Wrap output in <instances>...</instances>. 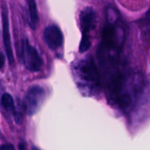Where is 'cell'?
I'll return each instance as SVG.
<instances>
[{"label":"cell","instance_id":"5b68a950","mask_svg":"<svg viewBox=\"0 0 150 150\" xmlns=\"http://www.w3.org/2000/svg\"><path fill=\"white\" fill-rule=\"evenodd\" d=\"M1 21H2V35L3 42H4L5 52L8 59L9 64L13 65L14 63V57H13V49L10 42V26H9V19L7 10L6 7L3 6L2 12H1Z\"/></svg>","mask_w":150,"mask_h":150},{"label":"cell","instance_id":"30bf717a","mask_svg":"<svg viewBox=\"0 0 150 150\" xmlns=\"http://www.w3.org/2000/svg\"><path fill=\"white\" fill-rule=\"evenodd\" d=\"M118 103L122 108H126V107L130 105V103H131V98L127 94L122 95L118 98Z\"/></svg>","mask_w":150,"mask_h":150},{"label":"cell","instance_id":"7a4b0ae2","mask_svg":"<svg viewBox=\"0 0 150 150\" xmlns=\"http://www.w3.org/2000/svg\"><path fill=\"white\" fill-rule=\"evenodd\" d=\"M45 92L41 86L35 85L29 88L23 98V107L29 116L36 114L43 103Z\"/></svg>","mask_w":150,"mask_h":150},{"label":"cell","instance_id":"52a82bcc","mask_svg":"<svg viewBox=\"0 0 150 150\" xmlns=\"http://www.w3.org/2000/svg\"><path fill=\"white\" fill-rule=\"evenodd\" d=\"M28 4H29V23H30L29 24L32 29H35L39 21V16H38L36 2L33 0H29L28 1Z\"/></svg>","mask_w":150,"mask_h":150},{"label":"cell","instance_id":"4fadbf2b","mask_svg":"<svg viewBox=\"0 0 150 150\" xmlns=\"http://www.w3.org/2000/svg\"><path fill=\"white\" fill-rule=\"evenodd\" d=\"M0 150H15L14 146L13 145L10 144H4L0 148Z\"/></svg>","mask_w":150,"mask_h":150},{"label":"cell","instance_id":"8992f818","mask_svg":"<svg viewBox=\"0 0 150 150\" xmlns=\"http://www.w3.org/2000/svg\"><path fill=\"white\" fill-rule=\"evenodd\" d=\"M81 27L82 34H87L94 29L96 26L97 16L95 9L92 7H86L81 10L80 14Z\"/></svg>","mask_w":150,"mask_h":150},{"label":"cell","instance_id":"2e32d148","mask_svg":"<svg viewBox=\"0 0 150 150\" xmlns=\"http://www.w3.org/2000/svg\"><path fill=\"white\" fill-rule=\"evenodd\" d=\"M0 148H1V147H0Z\"/></svg>","mask_w":150,"mask_h":150},{"label":"cell","instance_id":"8fae6325","mask_svg":"<svg viewBox=\"0 0 150 150\" xmlns=\"http://www.w3.org/2000/svg\"><path fill=\"white\" fill-rule=\"evenodd\" d=\"M13 116H14L15 122L18 125L21 124L22 122H23V115H22L21 113L19 112L17 110H16V111L13 114Z\"/></svg>","mask_w":150,"mask_h":150},{"label":"cell","instance_id":"ba28073f","mask_svg":"<svg viewBox=\"0 0 150 150\" xmlns=\"http://www.w3.org/2000/svg\"><path fill=\"white\" fill-rule=\"evenodd\" d=\"M1 105L4 107V108L5 110H7L9 112L12 113V114H14V112L16 111V107H15V103L14 100H13V98L10 94L5 93L1 96Z\"/></svg>","mask_w":150,"mask_h":150},{"label":"cell","instance_id":"5bb4252c","mask_svg":"<svg viewBox=\"0 0 150 150\" xmlns=\"http://www.w3.org/2000/svg\"><path fill=\"white\" fill-rule=\"evenodd\" d=\"M18 150H26V144L24 142H21L18 144Z\"/></svg>","mask_w":150,"mask_h":150},{"label":"cell","instance_id":"6da1fadb","mask_svg":"<svg viewBox=\"0 0 150 150\" xmlns=\"http://www.w3.org/2000/svg\"><path fill=\"white\" fill-rule=\"evenodd\" d=\"M76 75L81 86L89 89H95L98 86V72L92 59L81 60L76 66Z\"/></svg>","mask_w":150,"mask_h":150},{"label":"cell","instance_id":"277c9868","mask_svg":"<svg viewBox=\"0 0 150 150\" xmlns=\"http://www.w3.org/2000/svg\"><path fill=\"white\" fill-rule=\"evenodd\" d=\"M43 38L48 48L56 50L63 43V35L61 29L57 25H50L45 28Z\"/></svg>","mask_w":150,"mask_h":150},{"label":"cell","instance_id":"7c38bea8","mask_svg":"<svg viewBox=\"0 0 150 150\" xmlns=\"http://www.w3.org/2000/svg\"><path fill=\"white\" fill-rule=\"evenodd\" d=\"M5 63V57L1 51H0V69H2Z\"/></svg>","mask_w":150,"mask_h":150},{"label":"cell","instance_id":"9a60e30c","mask_svg":"<svg viewBox=\"0 0 150 150\" xmlns=\"http://www.w3.org/2000/svg\"><path fill=\"white\" fill-rule=\"evenodd\" d=\"M32 150H39L38 149V148H36L35 147V146H32Z\"/></svg>","mask_w":150,"mask_h":150},{"label":"cell","instance_id":"3957f363","mask_svg":"<svg viewBox=\"0 0 150 150\" xmlns=\"http://www.w3.org/2000/svg\"><path fill=\"white\" fill-rule=\"evenodd\" d=\"M22 58L25 67L31 72H38L42 65V59L36 48L29 43L28 39L22 42Z\"/></svg>","mask_w":150,"mask_h":150},{"label":"cell","instance_id":"9c48e42d","mask_svg":"<svg viewBox=\"0 0 150 150\" xmlns=\"http://www.w3.org/2000/svg\"><path fill=\"white\" fill-rule=\"evenodd\" d=\"M91 46V41L89 39V35L87 34H82L81 40L79 45V51L81 53L88 51Z\"/></svg>","mask_w":150,"mask_h":150}]
</instances>
